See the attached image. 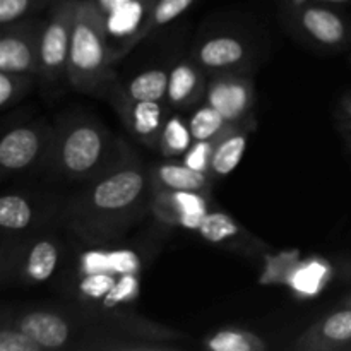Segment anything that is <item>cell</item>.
<instances>
[{
	"mask_svg": "<svg viewBox=\"0 0 351 351\" xmlns=\"http://www.w3.org/2000/svg\"><path fill=\"white\" fill-rule=\"evenodd\" d=\"M106 95L125 129L144 146L156 149L161 130L167 122V115H165V108L161 106V103L132 99L123 93V89L117 82H113L106 89Z\"/></svg>",
	"mask_w": 351,
	"mask_h": 351,
	"instance_id": "obj_7",
	"label": "cell"
},
{
	"mask_svg": "<svg viewBox=\"0 0 351 351\" xmlns=\"http://www.w3.org/2000/svg\"><path fill=\"white\" fill-rule=\"evenodd\" d=\"M189 127H191V134L194 141H209L216 139L221 136L232 123L226 122L223 119L221 113L211 105H202L192 112L189 117Z\"/></svg>",
	"mask_w": 351,
	"mask_h": 351,
	"instance_id": "obj_25",
	"label": "cell"
},
{
	"mask_svg": "<svg viewBox=\"0 0 351 351\" xmlns=\"http://www.w3.org/2000/svg\"><path fill=\"white\" fill-rule=\"evenodd\" d=\"M295 17H297V24L300 26V29L321 47H339L341 43H345L346 36H348L345 19L328 7H298Z\"/></svg>",
	"mask_w": 351,
	"mask_h": 351,
	"instance_id": "obj_13",
	"label": "cell"
},
{
	"mask_svg": "<svg viewBox=\"0 0 351 351\" xmlns=\"http://www.w3.org/2000/svg\"><path fill=\"white\" fill-rule=\"evenodd\" d=\"M62 215L69 228L86 242L119 240L151 211L154 184L151 170L129 151L120 163L86 182Z\"/></svg>",
	"mask_w": 351,
	"mask_h": 351,
	"instance_id": "obj_1",
	"label": "cell"
},
{
	"mask_svg": "<svg viewBox=\"0 0 351 351\" xmlns=\"http://www.w3.org/2000/svg\"><path fill=\"white\" fill-rule=\"evenodd\" d=\"M206 103L215 106L228 123H243L254 120L252 79L232 71L218 72L208 81Z\"/></svg>",
	"mask_w": 351,
	"mask_h": 351,
	"instance_id": "obj_9",
	"label": "cell"
},
{
	"mask_svg": "<svg viewBox=\"0 0 351 351\" xmlns=\"http://www.w3.org/2000/svg\"><path fill=\"white\" fill-rule=\"evenodd\" d=\"M204 69L195 60H180L168 72L167 105L171 110H187L206 98Z\"/></svg>",
	"mask_w": 351,
	"mask_h": 351,
	"instance_id": "obj_12",
	"label": "cell"
},
{
	"mask_svg": "<svg viewBox=\"0 0 351 351\" xmlns=\"http://www.w3.org/2000/svg\"><path fill=\"white\" fill-rule=\"evenodd\" d=\"M247 47L235 36H215L202 41L194 53V60L204 71L225 72L245 62Z\"/></svg>",
	"mask_w": 351,
	"mask_h": 351,
	"instance_id": "obj_16",
	"label": "cell"
},
{
	"mask_svg": "<svg viewBox=\"0 0 351 351\" xmlns=\"http://www.w3.org/2000/svg\"><path fill=\"white\" fill-rule=\"evenodd\" d=\"M125 144L99 120L65 117L53 129L45 165L55 177L69 182H89L125 158Z\"/></svg>",
	"mask_w": 351,
	"mask_h": 351,
	"instance_id": "obj_2",
	"label": "cell"
},
{
	"mask_svg": "<svg viewBox=\"0 0 351 351\" xmlns=\"http://www.w3.org/2000/svg\"><path fill=\"white\" fill-rule=\"evenodd\" d=\"M341 108H343V112L346 113V117L351 120V93L341 99Z\"/></svg>",
	"mask_w": 351,
	"mask_h": 351,
	"instance_id": "obj_33",
	"label": "cell"
},
{
	"mask_svg": "<svg viewBox=\"0 0 351 351\" xmlns=\"http://www.w3.org/2000/svg\"><path fill=\"white\" fill-rule=\"evenodd\" d=\"M315 2H322V3H345V2H350V0H315Z\"/></svg>",
	"mask_w": 351,
	"mask_h": 351,
	"instance_id": "obj_34",
	"label": "cell"
},
{
	"mask_svg": "<svg viewBox=\"0 0 351 351\" xmlns=\"http://www.w3.org/2000/svg\"><path fill=\"white\" fill-rule=\"evenodd\" d=\"M254 120L243 123H232L221 136L216 139L209 175L213 178H223L232 173L245 154L249 136L254 130Z\"/></svg>",
	"mask_w": 351,
	"mask_h": 351,
	"instance_id": "obj_15",
	"label": "cell"
},
{
	"mask_svg": "<svg viewBox=\"0 0 351 351\" xmlns=\"http://www.w3.org/2000/svg\"><path fill=\"white\" fill-rule=\"evenodd\" d=\"M154 191H187L209 194L215 178L185 163H163L151 170Z\"/></svg>",
	"mask_w": 351,
	"mask_h": 351,
	"instance_id": "obj_18",
	"label": "cell"
},
{
	"mask_svg": "<svg viewBox=\"0 0 351 351\" xmlns=\"http://www.w3.org/2000/svg\"><path fill=\"white\" fill-rule=\"evenodd\" d=\"M45 348L34 341L27 332L14 326H3L0 329V351H43Z\"/></svg>",
	"mask_w": 351,
	"mask_h": 351,
	"instance_id": "obj_29",
	"label": "cell"
},
{
	"mask_svg": "<svg viewBox=\"0 0 351 351\" xmlns=\"http://www.w3.org/2000/svg\"><path fill=\"white\" fill-rule=\"evenodd\" d=\"M216 139H218V137H216ZM216 139L194 141V144H192V146L189 147L187 153L184 154L182 163L194 168V170L209 175V168H211V160H213V153H215Z\"/></svg>",
	"mask_w": 351,
	"mask_h": 351,
	"instance_id": "obj_30",
	"label": "cell"
},
{
	"mask_svg": "<svg viewBox=\"0 0 351 351\" xmlns=\"http://www.w3.org/2000/svg\"><path fill=\"white\" fill-rule=\"evenodd\" d=\"M351 343V307L332 312L305 329L295 341L300 351H335Z\"/></svg>",
	"mask_w": 351,
	"mask_h": 351,
	"instance_id": "obj_11",
	"label": "cell"
},
{
	"mask_svg": "<svg viewBox=\"0 0 351 351\" xmlns=\"http://www.w3.org/2000/svg\"><path fill=\"white\" fill-rule=\"evenodd\" d=\"M194 2L195 0H156L153 7V12H151L147 36L154 29H158L161 26H167L171 21L177 19L178 16H182Z\"/></svg>",
	"mask_w": 351,
	"mask_h": 351,
	"instance_id": "obj_28",
	"label": "cell"
},
{
	"mask_svg": "<svg viewBox=\"0 0 351 351\" xmlns=\"http://www.w3.org/2000/svg\"><path fill=\"white\" fill-rule=\"evenodd\" d=\"M113 64L106 43L105 17L91 0H79L67 62L69 84L84 95L108 89L115 79Z\"/></svg>",
	"mask_w": 351,
	"mask_h": 351,
	"instance_id": "obj_3",
	"label": "cell"
},
{
	"mask_svg": "<svg viewBox=\"0 0 351 351\" xmlns=\"http://www.w3.org/2000/svg\"><path fill=\"white\" fill-rule=\"evenodd\" d=\"M348 271H350V274H351V266H350V267H348Z\"/></svg>",
	"mask_w": 351,
	"mask_h": 351,
	"instance_id": "obj_37",
	"label": "cell"
},
{
	"mask_svg": "<svg viewBox=\"0 0 351 351\" xmlns=\"http://www.w3.org/2000/svg\"><path fill=\"white\" fill-rule=\"evenodd\" d=\"M127 96L137 101H167L168 72L165 69H149L134 75L129 82L120 84Z\"/></svg>",
	"mask_w": 351,
	"mask_h": 351,
	"instance_id": "obj_21",
	"label": "cell"
},
{
	"mask_svg": "<svg viewBox=\"0 0 351 351\" xmlns=\"http://www.w3.org/2000/svg\"><path fill=\"white\" fill-rule=\"evenodd\" d=\"M151 213L161 223L195 230L209 213V194L187 191H154Z\"/></svg>",
	"mask_w": 351,
	"mask_h": 351,
	"instance_id": "obj_10",
	"label": "cell"
},
{
	"mask_svg": "<svg viewBox=\"0 0 351 351\" xmlns=\"http://www.w3.org/2000/svg\"><path fill=\"white\" fill-rule=\"evenodd\" d=\"M79 0H51L50 14L45 21L40 41V75L45 82L67 77V62L71 51L72 31Z\"/></svg>",
	"mask_w": 351,
	"mask_h": 351,
	"instance_id": "obj_4",
	"label": "cell"
},
{
	"mask_svg": "<svg viewBox=\"0 0 351 351\" xmlns=\"http://www.w3.org/2000/svg\"><path fill=\"white\" fill-rule=\"evenodd\" d=\"M197 232L206 242L213 245L230 247V249H242V247L247 249L250 240L249 233L232 216L223 211H209L208 216L202 219Z\"/></svg>",
	"mask_w": 351,
	"mask_h": 351,
	"instance_id": "obj_19",
	"label": "cell"
},
{
	"mask_svg": "<svg viewBox=\"0 0 351 351\" xmlns=\"http://www.w3.org/2000/svg\"><path fill=\"white\" fill-rule=\"evenodd\" d=\"M16 326L40 343L45 350H62L72 338V328L65 317L50 311H31L21 315Z\"/></svg>",
	"mask_w": 351,
	"mask_h": 351,
	"instance_id": "obj_14",
	"label": "cell"
},
{
	"mask_svg": "<svg viewBox=\"0 0 351 351\" xmlns=\"http://www.w3.org/2000/svg\"><path fill=\"white\" fill-rule=\"evenodd\" d=\"M298 264H300V257L297 252H283L278 256L266 257V266H264V273L261 276V283L288 285Z\"/></svg>",
	"mask_w": 351,
	"mask_h": 351,
	"instance_id": "obj_26",
	"label": "cell"
},
{
	"mask_svg": "<svg viewBox=\"0 0 351 351\" xmlns=\"http://www.w3.org/2000/svg\"><path fill=\"white\" fill-rule=\"evenodd\" d=\"M57 240L50 237L36 240L19 261V280L24 285H43L53 276L58 266Z\"/></svg>",
	"mask_w": 351,
	"mask_h": 351,
	"instance_id": "obj_17",
	"label": "cell"
},
{
	"mask_svg": "<svg viewBox=\"0 0 351 351\" xmlns=\"http://www.w3.org/2000/svg\"><path fill=\"white\" fill-rule=\"evenodd\" d=\"M34 219V209L29 199L19 194L0 197V226L5 233L26 232Z\"/></svg>",
	"mask_w": 351,
	"mask_h": 351,
	"instance_id": "obj_22",
	"label": "cell"
},
{
	"mask_svg": "<svg viewBox=\"0 0 351 351\" xmlns=\"http://www.w3.org/2000/svg\"><path fill=\"white\" fill-rule=\"evenodd\" d=\"M154 2L156 0H130L105 17L106 43L113 62L120 60L147 36Z\"/></svg>",
	"mask_w": 351,
	"mask_h": 351,
	"instance_id": "obj_8",
	"label": "cell"
},
{
	"mask_svg": "<svg viewBox=\"0 0 351 351\" xmlns=\"http://www.w3.org/2000/svg\"><path fill=\"white\" fill-rule=\"evenodd\" d=\"M329 278H331V266L324 259L311 257V259L300 261L288 287L298 297H314L321 288L326 287Z\"/></svg>",
	"mask_w": 351,
	"mask_h": 351,
	"instance_id": "obj_20",
	"label": "cell"
},
{
	"mask_svg": "<svg viewBox=\"0 0 351 351\" xmlns=\"http://www.w3.org/2000/svg\"><path fill=\"white\" fill-rule=\"evenodd\" d=\"M53 129L45 122L10 129L0 141V168L3 173H21L45 163Z\"/></svg>",
	"mask_w": 351,
	"mask_h": 351,
	"instance_id": "obj_5",
	"label": "cell"
},
{
	"mask_svg": "<svg viewBox=\"0 0 351 351\" xmlns=\"http://www.w3.org/2000/svg\"><path fill=\"white\" fill-rule=\"evenodd\" d=\"M202 345L209 351H264L267 348L261 336L243 329H221L208 336Z\"/></svg>",
	"mask_w": 351,
	"mask_h": 351,
	"instance_id": "obj_24",
	"label": "cell"
},
{
	"mask_svg": "<svg viewBox=\"0 0 351 351\" xmlns=\"http://www.w3.org/2000/svg\"><path fill=\"white\" fill-rule=\"evenodd\" d=\"M350 60H351V57H350Z\"/></svg>",
	"mask_w": 351,
	"mask_h": 351,
	"instance_id": "obj_38",
	"label": "cell"
},
{
	"mask_svg": "<svg viewBox=\"0 0 351 351\" xmlns=\"http://www.w3.org/2000/svg\"><path fill=\"white\" fill-rule=\"evenodd\" d=\"M45 21L27 19L2 26L0 34V71L38 75L40 41Z\"/></svg>",
	"mask_w": 351,
	"mask_h": 351,
	"instance_id": "obj_6",
	"label": "cell"
},
{
	"mask_svg": "<svg viewBox=\"0 0 351 351\" xmlns=\"http://www.w3.org/2000/svg\"><path fill=\"white\" fill-rule=\"evenodd\" d=\"M192 144H194V137H192L187 120L182 119L180 115L167 117L156 149L165 158H178L184 156Z\"/></svg>",
	"mask_w": 351,
	"mask_h": 351,
	"instance_id": "obj_23",
	"label": "cell"
},
{
	"mask_svg": "<svg viewBox=\"0 0 351 351\" xmlns=\"http://www.w3.org/2000/svg\"><path fill=\"white\" fill-rule=\"evenodd\" d=\"M345 132H346V134H348V136L351 137V120H350V123H348V125H346V127H345Z\"/></svg>",
	"mask_w": 351,
	"mask_h": 351,
	"instance_id": "obj_36",
	"label": "cell"
},
{
	"mask_svg": "<svg viewBox=\"0 0 351 351\" xmlns=\"http://www.w3.org/2000/svg\"><path fill=\"white\" fill-rule=\"evenodd\" d=\"M43 3L45 0H0V23L5 26L23 21L24 16H29Z\"/></svg>",
	"mask_w": 351,
	"mask_h": 351,
	"instance_id": "obj_31",
	"label": "cell"
},
{
	"mask_svg": "<svg viewBox=\"0 0 351 351\" xmlns=\"http://www.w3.org/2000/svg\"><path fill=\"white\" fill-rule=\"evenodd\" d=\"M33 77L34 75L0 71V108L5 110L23 99L26 93H29Z\"/></svg>",
	"mask_w": 351,
	"mask_h": 351,
	"instance_id": "obj_27",
	"label": "cell"
},
{
	"mask_svg": "<svg viewBox=\"0 0 351 351\" xmlns=\"http://www.w3.org/2000/svg\"><path fill=\"white\" fill-rule=\"evenodd\" d=\"M343 307H351V295L348 298H345V300H343Z\"/></svg>",
	"mask_w": 351,
	"mask_h": 351,
	"instance_id": "obj_35",
	"label": "cell"
},
{
	"mask_svg": "<svg viewBox=\"0 0 351 351\" xmlns=\"http://www.w3.org/2000/svg\"><path fill=\"white\" fill-rule=\"evenodd\" d=\"M130 0H91L93 5L99 10L103 17L110 16L112 12H115L117 9H120L122 5L129 3Z\"/></svg>",
	"mask_w": 351,
	"mask_h": 351,
	"instance_id": "obj_32",
	"label": "cell"
}]
</instances>
